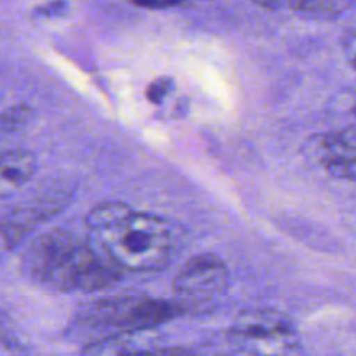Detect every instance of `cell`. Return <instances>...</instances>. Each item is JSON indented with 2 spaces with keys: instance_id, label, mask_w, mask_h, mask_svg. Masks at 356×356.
Masks as SVG:
<instances>
[{
  "instance_id": "30bf717a",
  "label": "cell",
  "mask_w": 356,
  "mask_h": 356,
  "mask_svg": "<svg viewBox=\"0 0 356 356\" xmlns=\"http://www.w3.org/2000/svg\"><path fill=\"white\" fill-rule=\"evenodd\" d=\"M131 212L132 209L124 202H104L90 209L89 214L86 216V226L96 235H101L120 225Z\"/></svg>"
},
{
  "instance_id": "9a60e30c",
  "label": "cell",
  "mask_w": 356,
  "mask_h": 356,
  "mask_svg": "<svg viewBox=\"0 0 356 356\" xmlns=\"http://www.w3.org/2000/svg\"><path fill=\"white\" fill-rule=\"evenodd\" d=\"M0 344L6 348H17V341L16 337L13 336V332H10L9 329H7L6 325V320H3L2 313H0Z\"/></svg>"
},
{
  "instance_id": "3957f363",
  "label": "cell",
  "mask_w": 356,
  "mask_h": 356,
  "mask_svg": "<svg viewBox=\"0 0 356 356\" xmlns=\"http://www.w3.org/2000/svg\"><path fill=\"white\" fill-rule=\"evenodd\" d=\"M186 313L184 302L169 299L122 296L92 301L80 308L76 325L101 332L99 337L113 334L148 332Z\"/></svg>"
},
{
  "instance_id": "277c9868",
  "label": "cell",
  "mask_w": 356,
  "mask_h": 356,
  "mask_svg": "<svg viewBox=\"0 0 356 356\" xmlns=\"http://www.w3.org/2000/svg\"><path fill=\"white\" fill-rule=\"evenodd\" d=\"M229 334L250 344L257 356H296V327L285 313L268 308H252L240 313Z\"/></svg>"
},
{
  "instance_id": "6da1fadb",
  "label": "cell",
  "mask_w": 356,
  "mask_h": 356,
  "mask_svg": "<svg viewBox=\"0 0 356 356\" xmlns=\"http://www.w3.org/2000/svg\"><path fill=\"white\" fill-rule=\"evenodd\" d=\"M23 271L42 285L61 292L103 291L117 284L122 270L106 252L65 229L38 235L23 256Z\"/></svg>"
},
{
  "instance_id": "52a82bcc",
  "label": "cell",
  "mask_w": 356,
  "mask_h": 356,
  "mask_svg": "<svg viewBox=\"0 0 356 356\" xmlns=\"http://www.w3.org/2000/svg\"><path fill=\"white\" fill-rule=\"evenodd\" d=\"M37 170V159L24 149L0 153V198L19 190L31 179Z\"/></svg>"
},
{
  "instance_id": "7a4b0ae2",
  "label": "cell",
  "mask_w": 356,
  "mask_h": 356,
  "mask_svg": "<svg viewBox=\"0 0 356 356\" xmlns=\"http://www.w3.org/2000/svg\"><path fill=\"white\" fill-rule=\"evenodd\" d=\"M97 236L104 252L122 271L155 273L172 263L184 232L170 219L132 211L120 225Z\"/></svg>"
},
{
  "instance_id": "5bb4252c",
  "label": "cell",
  "mask_w": 356,
  "mask_h": 356,
  "mask_svg": "<svg viewBox=\"0 0 356 356\" xmlns=\"http://www.w3.org/2000/svg\"><path fill=\"white\" fill-rule=\"evenodd\" d=\"M145 356H197L186 348H153Z\"/></svg>"
},
{
  "instance_id": "ba28073f",
  "label": "cell",
  "mask_w": 356,
  "mask_h": 356,
  "mask_svg": "<svg viewBox=\"0 0 356 356\" xmlns=\"http://www.w3.org/2000/svg\"><path fill=\"white\" fill-rule=\"evenodd\" d=\"M141 334L145 332L96 337L86 344L80 356H145L153 348L148 346V341Z\"/></svg>"
},
{
  "instance_id": "8fae6325",
  "label": "cell",
  "mask_w": 356,
  "mask_h": 356,
  "mask_svg": "<svg viewBox=\"0 0 356 356\" xmlns=\"http://www.w3.org/2000/svg\"><path fill=\"white\" fill-rule=\"evenodd\" d=\"M31 108L26 104H17V106L9 108L0 115V134H10L23 129L30 122Z\"/></svg>"
},
{
  "instance_id": "4fadbf2b",
  "label": "cell",
  "mask_w": 356,
  "mask_h": 356,
  "mask_svg": "<svg viewBox=\"0 0 356 356\" xmlns=\"http://www.w3.org/2000/svg\"><path fill=\"white\" fill-rule=\"evenodd\" d=\"M184 0H132V3L146 9H169V7L179 6Z\"/></svg>"
},
{
  "instance_id": "9c48e42d",
  "label": "cell",
  "mask_w": 356,
  "mask_h": 356,
  "mask_svg": "<svg viewBox=\"0 0 356 356\" xmlns=\"http://www.w3.org/2000/svg\"><path fill=\"white\" fill-rule=\"evenodd\" d=\"M266 9H287L309 17H329L339 13L346 0H254Z\"/></svg>"
},
{
  "instance_id": "7c38bea8",
  "label": "cell",
  "mask_w": 356,
  "mask_h": 356,
  "mask_svg": "<svg viewBox=\"0 0 356 356\" xmlns=\"http://www.w3.org/2000/svg\"><path fill=\"white\" fill-rule=\"evenodd\" d=\"M172 89V80L170 79H156L155 82L149 83L148 90H146V97H148L152 103L159 104L162 103L163 97L170 92Z\"/></svg>"
},
{
  "instance_id": "5b68a950",
  "label": "cell",
  "mask_w": 356,
  "mask_h": 356,
  "mask_svg": "<svg viewBox=\"0 0 356 356\" xmlns=\"http://www.w3.org/2000/svg\"><path fill=\"white\" fill-rule=\"evenodd\" d=\"M172 285L181 302L211 301L228 291V266L214 254H197L183 264Z\"/></svg>"
},
{
  "instance_id": "8992f818",
  "label": "cell",
  "mask_w": 356,
  "mask_h": 356,
  "mask_svg": "<svg viewBox=\"0 0 356 356\" xmlns=\"http://www.w3.org/2000/svg\"><path fill=\"white\" fill-rule=\"evenodd\" d=\"M315 153L330 176L356 179V132H336L316 139Z\"/></svg>"
}]
</instances>
